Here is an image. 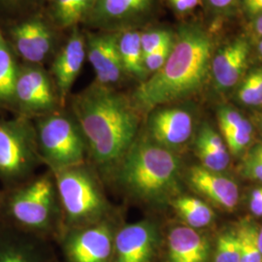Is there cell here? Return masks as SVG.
Returning a JSON list of instances; mask_svg holds the SVG:
<instances>
[{"label": "cell", "instance_id": "d4e9b609", "mask_svg": "<svg viewBox=\"0 0 262 262\" xmlns=\"http://www.w3.org/2000/svg\"><path fill=\"white\" fill-rule=\"evenodd\" d=\"M196 152L203 167L208 170L214 172L223 171L229 164V157L219 154L200 132L196 139Z\"/></svg>", "mask_w": 262, "mask_h": 262}, {"label": "cell", "instance_id": "60d3db41", "mask_svg": "<svg viewBox=\"0 0 262 262\" xmlns=\"http://www.w3.org/2000/svg\"><path fill=\"white\" fill-rule=\"evenodd\" d=\"M257 242H258V247L262 253V228L258 231V236H257Z\"/></svg>", "mask_w": 262, "mask_h": 262}, {"label": "cell", "instance_id": "4316f807", "mask_svg": "<svg viewBox=\"0 0 262 262\" xmlns=\"http://www.w3.org/2000/svg\"><path fill=\"white\" fill-rule=\"evenodd\" d=\"M47 0H0V13H3L12 19H17L31 13Z\"/></svg>", "mask_w": 262, "mask_h": 262}, {"label": "cell", "instance_id": "277c9868", "mask_svg": "<svg viewBox=\"0 0 262 262\" xmlns=\"http://www.w3.org/2000/svg\"><path fill=\"white\" fill-rule=\"evenodd\" d=\"M0 196L1 220L29 230L49 227L56 215V182L50 176H41L14 186Z\"/></svg>", "mask_w": 262, "mask_h": 262}, {"label": "cell", "instance_id": "ee69618b", "mask_svg": "<svg viewBox=\"0 0 262 262\" xmlns=\"http://www.w3.org/2000/svg\"><path fill=\"white\" fill-rule=\"evenodd\" d=\"M258 51H259V54L262 56V41H260V43L258 44Z\"/></svg>", "mask_w": 262, "mask_h": 262}, {"label": "cell", "instance_id": "5bb4252c", "mask_svg": "<svg viewBox=\"0 0 262 262\" xmlns=\"http://www.w3.org/2000/svg\"><path fill=\"white\" fill-rule=\"evenodd\" d=\"M156 243V229L150 223L125 225L114 239L115 262H150Z\"/></svg>", "mask_w": 262, "mask_h": 262}, {"label": "cell", "instance_id": "1f68e13d", "mask_svg": "<svg viewBox=\"0 0 262 262\" xmlns=\"http://www.w3.org/2000/svg\"><path fill=\"white\" fill-rule=\"evenodd\" d=\"M238 95L240 100L246 105H261L254 72H252L248 76L247 79L244 81L243 84H241Z\"/></svg>", "mask_w": 262, "mask_h": 262}, {"label": "cell", "instance_id": "f546056e", "mask_svg": "<svg viewBox=\"0 0 262 262\" xmlns=\"http://www.w3.org/2000/svg\"><path fill=\"white\" fill-rule=\"evenodd\" d=\"M174 41L170 44H167L163 47L159 48V50L150 53L143 57V63L144 67L146 69L147 74L148 73H156L157 71H159V69L164 66V63L166 62L169 55L172 51Z\"/></svg>", "mask_w": 262, "mask_h": 262}, {"label": "cell", "instance_id": "ba28073f", "mask_svg": "<svg viewBox=\"0 0 262 262\" xmlns=\"http://www.w3.org/2000/svg\"><path fill=\"white\" fill-rule=\"evenodd\" d=\"M4 35L14 54L24 63L41 66L56 48L55 29L38 13L13 19Z\"/></svg>", "mask_w": 262, "mask_h": 262}, {"label": "cell", "instance_id": "e575fe53", "mask_svg": "<svg viewBox=\"0 0 262 262\" xmlns=\"http://www.w3.org/2000/svg\"><path fill=\"white\" fill-rule=\"evenodd\" d=\"M246 11L251 15H262V0H242Z\"/></svg>", "mask_w": 262, "mask_h": 262}, {"label": "cell", "instance_id": "f1b7e54d", "mask_svg": "<svg viewBox=\"0 0 262 262\" xmlns=\"http://www.w3.org/2000/svg\"><path fill=\"white\" fill-rule=\"evenodd\" d=\"M228 149L232 154H238L251 142L253 129L229 128L222 130Z\"/></svg>", "mask_w": 262, "mask_h": 262}, {"label": "cell", "instance_id": "30bf717a", "mask_svg": "<svg viewBox=\"0 0 262 262\" xmlns=\"http://www.w3.org/2000/svg\"><path fill=\"white\" fill-rule=\"evenodd\" d=\"M86 57L94 68L96 84L111 86L125 74L118 49L117 32L99 31L84 34Z\"/></svg>", "mask_w": 262, "mask_h": 262}, {"label": "cell", "instance_id": "7c38bea8", "mask_svg": "<svg viewBox=\"0 0 262 262\" xmlns=\"http://www.w3.org/2000/svg\"><path fill=\"white\" fill-rule=\"evenodd\" d=\"M85 57L84 35L75 27L71 29L70 35L58 51L53 63V75L59 103L66 102L84 66Z\"/></svg>", "mask_w": 262, "mask_h": 262}, {"label": "cell", "instance_id": "603a6c76", "mask_svg": "<svg viewBox=\"0 0 262 262\" xmlns=\"http://www.w3.org/2000/svg\"><path fill=\"white\" fill-rule=\"evenodd\" d=\"M0 262H36L28 247L12 236L9 229L0 230Z\"/></svg>", "mask_w": 262, "mask_h": 262}, {"label": "cell", "instance_id": "83f0119b", "mask_svg": "<svg viewBox=\"0 0 262 262\" xmlns=\"http://www.w3.org/2000/svg\"><path fill=\"white\" fill-rule=\"evenodd\" d=\"M173 36L167 30H151L141 33V46L143 56L152 53L159 48L172 43Z\"/></svg>", "mask_w": 262, "mask_h": 262}, {"label": "cell", "instance_id": "836d02e7", "mask_svg": "<svg viewBox=\"0 0 262 262\" xmlns=\"http://www.w3.org/2000/svg\"><path fill=\"white\" fill-rule=\"evenodd\" d=\"M250 208L255 215H262V187L254 189L251 194Z\"/></svg>", "mask_w": 262, "mask_h": 262}, {"label": "cell", "instance_id": "7402d4cb", "mask_svg": "<svg viewBox=\"0 0 262 262\" xmlns=\"http://www.w3.org/2000/svg\"><path fill=\"white\" fill-rule=\"evenodd\" d=\"M178 215L191 228H201L210 225L214 219L212 209L194 197H179L173 201Z\"/></svg>", "mask_w": 262, "mask_h": 262}, {"label": "cell", "instance_id": "ac0fdd59", "mask_svg": "<svg viewBox=\"0 0 262 262\" xmlns=\"http://www.w3.org/2000/svg\"><path fill=\"white\" fill-rule=\"evenodd\" d=\"M209 245L194 228L178 226L168 235L169 262H206Z\"/></svg>", "mask_w": 262, "mask_h": 262}, {"label": "cell", "instance_id": "d6986e66", "mask_svg": "<svg viewBox=\"0 0 262 262\" xmlns=\"http://www.w3.org/2000/svg\"><path fill=\"white\" fill-rule=\"evenodd\" d=\"M19 70L17 56L4 35L0 21V109L14 108L15 84Z\"/></svg>", "mask_w": 262, "mask_h": 262}, {"label": "cell", "instance_id": "d590c367", "mask_svg": "<svg viewBox=\"0 0 262 262\" xmlns=\"http://www.w3.org/2000/svg\"><path fill=\"white\" fill-rule=\"evenodd\" d=\"M173 7L179 12H187L189 9L187 2L185 0H170Z\"/></svg>", "mask_w": 262, "mask_h": 262}, {"label": "cell", "instance_id": "d6a6232c", "mask_svg": "<svg viewBox=\"0 0 262 262\" xmlns=\"http://www.w3.org/2000/svg\"><path fill=\"white\" fill-rule=\"evenodd\" d=\"M244 173L248 178L262 182V160L252 155L244 164Z\"/></svg>", "mask_w": 262, "mask_h": 262}, {"label": "cell", "instance_id": "2e32d148", "mask_svg": "<svg viewBox=\"0 0 262 262\" xmlns=\"http://www.w3.org/2000/svg\"><path fill=\"white\" fill-rule=\"evenodd\" d=\"M188 181L197 192L216 205L228 211H232L237 206L239 189L231 179L203 166H195L189 170Z\"/></svg>", "mask_w": 262, "mask_h": 262}, {"label": "cell", "instance_id": "44dd1931", "mask_svg": "<svg viewBox=\"0 0 262 262\" xmlns=\"http://www.w3.org/2000/svg\"><path fill=\"white\" fill-rule=\"evenodd\" d=\"M117 43L125 74L145 78L147 72L143 63L141 32L132 28L118 31Z\"/></svg>", "mask_w": 262, "mask_h": 262}, {"label": "cell", "instance_id": "e0dca14e", "mask_svg": "<svg viewBox=\"0 0 262 262\" xmlns=\"http://www.w3.org/2000/svg\"><path fill=\"white\" fill-rule=\"evenodd\" d=\"M249 52L248 43L238 39L215 56L211 67L215 82L221 89L231 88L239 81L247 66Z\"/></svg>", "mask_w": 262, "mask_h": 262}, {"label": "cell", "instance_id": "74e56055", "mask_svg": "<svg viewBox=\"0 0 262 262\" xmlns=\"http://www.w3.org/2000/svg\"><path fill=\"white\" fill-rule=\"evenodd\" d=\"M213 6L216 8H225L228 6L233 0H209Z\"/></svg>", "mask_w": 262, "mask_h": 262}, {"label": "cell", "instance_id": "9a60e30c", "mask_svg": "<svg viewBox=\"0 0 262 262\" xmlns=\"http://www.w3.org/2000/svg\"><path fill=\"white\" fill-rule=\"evenodd\" d=\"M152 139L166 149L186 143L192 132V119L181 108H165L152 113L149 121Z\"/></svg>", "mask_w": 262, "mask_h": 262}, {"label": "cell", "instance_id": "484cf974", "mask_svg": "<svg viewBox=\"0 0 262 262\" xmlns=\"http://www.w3.org/2000/svg\"><path fill=\"white\" fill-rule=\"evenodd\" d=\"M240 261V246L237 233L230 231L221 235L216 243L215 262Z\"/></svg>", "mask_w": 262, "mask_h": 262}, {"label": "cell", "instance_id": "f35d334b", "mask_svg": "<svg viewBox=\"0 0 262 262\" xmlns=\"http://www.w3.org/2000/svg\"><path fill=\"white\" fill-rule=\"evenodd\" d=\"M255 30L260 36H262V15H260L255 21Z\"/></svg>", "mask_w": 262, "mask_h": 262}, {"label": "cell", "instance_id": "9c48e42d", "mask_svg": "<svg viewBox=\"0 0 262 262\" xmlns=\"http://www.w3.org/2000/svg\"><path fill=\"white\" fill-rule=\"evenodd\" d=\"M58 102L56 88L41 66L19 64L13 110L27 118L44 116L55 112Z\"/></svg>", "mask_w": 262, "mask_h": 262}, {"label": "cell", "instance_id": "5b68a950", "mask_svg": "<svg viewBox=\"0 0 262 262\" xmlns=\"http://www.w3.org/2000/svg\"><path fill=\"white\" fill-rule=\"evenodd\" d=\"M39 157L35 126L28 118L0 119V181L10 187L26 182Z\"/></svg>", "mask_w": 262, "mask_h": 262}, {"label": "cell", "instance_id": "4dcf8cb0", "mask_svg": "<svg viewBox=\"0 0 262 262\" xmlns=\"http://www.w3.org/2000/svg\"><path fill=\"white\" fill-rule=\"evenodd\" d=\"M219 123L221 130L229 128H245L253 129L251 122L244 119L239 113L231 109L224 108L219 112Z\"/></svg>", "mask_w": 262, "mask_h": 262}, {"label": "cell", "instance_id": "b9f144b4", "mask_svg": "<svg viewBox=\"0 0 262 262\" xmlns=\"http://www.w3.org/2000/svg\"><path fill=\"white\" fill-rule=\"evenodd\" d=\"M253 152H256V154H262V144L261 145H259L258 147H256L254 150H253Z\"/></svg>", "mask_w": 262, "mask_h": 262}, {"label": "cell", "instance_id": "ab89813d", "mask_svg": "<svg viewBox=\"0 0 262 262\" xmlns=\"http://www.w3.org/2000/svg\"><path fill=\"white\" fill-rule=\"evenodd\" d=\"M189 7V9H193L195 8L197 5L199 4V0H185Z\"/></svg>", "mask_w": 262, "mask_h": 262}, {"label": "cell", "instance_id": "52a82bcc", "mask_svg": "<svg viewBox=\"0 0 262 262\" xmlns=\"http://www.w3.org/2000/svg\"><path fill=\"white\" fill-rule=\"evenodd\" d=\"M56 191L67 222L72 225L94 224L107 210V203L96 181L78 166L57 171Z\"/></svg>", "mask_w": 262, "mask_h": 262}, {"label": "cell", "instance_id": "8d00e7d4", "mask_svg": "<svg viewBox=\"0 0 262 262\" xmlns=\"http://www.w3.org/2000/svg\"><path fill=\"white\" fill-rule=\"evenodd\" d=\"M254 72V75L256 78V83H257V88H258V93H259V98H260V103L262 104V68H259Z\"/></svg>", "mask_w": 262, "mask_h": 262}, {"label": "cell", "instance_id": "7a4b0ae2", "mask_svg": "<svg viewBox=\"0 0 262 262\" xmlns=\"http://www.w3.org/2000/svg\"><path fill=\"white\" fill-rule=\"evenodd\" d=\"M211 56L212 43L204 32L182 28L164 66L135 91L134 104L152 110L193 94L206 80Z\"/></svg>", "mask_w": 262, "mask_h": 262}, {"label": "cell", "instance_id": "3957f363", "mask_svg": "<svg viewBox=\"0 0 262 262\" xmlns=\"http://www.w3.org/2000/svg\"><path fill=\"white\" fill-rule=\"evenodd\" d=\"M119 164L122 187L143 200H160L176 187L179 159L157 143H133Z\"/></svg>", "mask_w": 262, "mask_h": 262}, {"label": "cell", "instance_id": "ffe728a7", "mask_svg": "<svg viewBox=\"0 0 262 262\" xmlns=\"http://www.w3.org/2000/svg\"><path fill=\"white\" fill-rule=\"evenodd\" d=\"M52 24L72 29L84 21L95 0H47Z\"/></svg>", "mask_w": 262, "mask_h": 262}, {"label": "cell", "instance_id": "cb8c5ba5", "mask_svg": "<svg viewBox=\"0 0 262 262\" xmlns=\"http://www.w3.org/2000/svg\"><path fill=\"white\" fill-rule=\"evenodd\" d=\"M236 233L240 246V262H262V253L257 242V228L250 223H244Z\"/></svg>", "mask_w": 262, "mask_h": 262}, {"label": "cell", "instance_id": "7bdbcfd3", "mask_svg": "<svg viewBox=\"0 0 262 262\" xmlns=\"http://www.w3.org/2000/svg\"><path fill=\"white\" fill-rule=\"evenodd\" d=\"M253 155L254 157H256V158H258V159H260L262 160V154H256V152H253Z\"/></svg>", "mask_w": 262, "mask_h": 262}, {"label": "cell", "instance_id": "8992f818", "mask_svg": "<svg viewBox=\"0 0 262 262\" xmlns=\"http://www.w3.org/2000/svg\"><path fill=\"white\" fill-rule=\"evenodd\" d=\"M39 154L56 171L80 165L86 141L75 118L52 112L38 120L35 126Z\"/></svg>", "mask_w": 262, "mask_h": 262}, {"label": "cell", "instance_id": "6da1fadb", "mask_svg": "<svg viewBox=\"0 0 262 262\" xmlns=\"http://www.w3.org/2000/svg\"><path fill=\"white\" fill-rule=\"evenodd\" d=\"M72 110L94 161L103 167L119 164L138 128L134 105L111 86L95 83L76 95Z\"/></svg>", "mask_w": 262, "mask_h": 262}, {"label": "cell", "instance_id": "4fadbf2b", "mask_svg": "<svg viewBox=\"0 0 262 262\" xmlns=\"http://www.w3.org/2000/svg\"><path fill=\"white\" fill-rule=\"evenodd\" d=\"M114 238L110 226L102 223L71 235L67 253L72 262H110Z\"/></svg>", "mask_w": 262, "mask_h": 262}, {"label": "cell", "instance_id": "8fae6325", "mask_svg": "<svg viewBox=\"0 0 262 262\" xmlns=\"http://www.w3.org/2000/svg\"><path fill=\"white\" fill-rule=\"evenodd\" d=\"M154 0H95L84 23L100 31L118 32L131 29L147 14Z\"/></svg>", "mask_w": 262, "mask_h": 262}]
</instances>
